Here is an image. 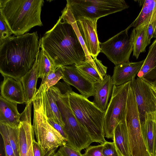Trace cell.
<instances>
[{
  "instance_id": "cell-1",
  "label": "cell",
  "mask_w": 156,
  "mask_h": 156,
  "mask_svg": "<svg viewBox=\"0 0 156 156\" xmlns=\"http://www.w3.org/2000/svg\"><path fill=\"white\" fill-rule=\"evenodd\" d=\"M39 41L40 48L56 68L77 65L86 60L85 51L72 25L61 16Z\"/></svg>"
},
{
  "instance_id": "cell-2",
  "label": "cell",
  "mask_w": 156,
  "mask_h": 156,
  "mask_svg": "<svg viewBox=\"0 0 156 156\" xmlns=\"http://www.w3.org/2000/svg\"><path fill=\"white\" fill-rule=\"evenodd\" d=\"M37 32L6 38L0 45V72L20 79L33 67L40 52Z\"/></svg>"
},
{
  "instance_id": "cell-3",
  "label": "cell",
  "mask_w": 156,
  "mask_h": 156,
  "mask_svg": "<svg viewBox=\"0 0 156 156\" xmlns=\"http://www.w3.org/2000/svg\"><path fill=\"white\" fill-rule=\"evenodd\" d=\"M43 0H0V15L16 36L41 26Z\"/></svg>"
},
{
  "instance_id": "cell-4",
  "label": "cell",
  "mask_w": 156,
  "mask_h": 156,
  "mask_svg": "<svg viewBox=\"0 0 156 156\" xmlns=\"http://www.w3.org/2000/svg\"><path fill=\"white\" fill-rule=\"evenodd\" d=\"M71 109L77 119L89 133L93 142L101 144L105 138V112L93 102L71 90L69 94Z\"/></svg>"
},
{
  "instance_id": "cell-5",
  "label": "cell",
  "mask_w": 156,
  "mask_h": 156,
  "mask_svg": "<svg viewBox=\"0 0 156 156\" xmlns=\"http://www.w3.org/2000/svg\"><path fill=\"white\" fill-rule=\"evenodd\" d=\"M33 126L37 142L47 153L65 144L66 142L62 136L48 122L41 85L34 98Z\"/></svg>"
},
{
  "instance_id": "cell-6",
  "label": "cell",
  "mask_w": 156,
  "mask_h": 156,
  "mask_svg": "<svg viewBox=\"0 0 156 156\" xmlns=\"http://www.w3.org/2000/svg\"><path fill=\"white\" fill-rule=\"evenodd\" d=\"M66 2V6L76 21L83 18L98 19L129 7L124 0H67Z\"/></svg>"
},
{
  "instance_id": "cell-7",
  "label": "cell",
  "mask_w": 156,
  "mask_h": 156,
  "mask_svg": "<svg viewBox=\"0 0 156 156\" xmlns=\"http://www.w3.org/2000/svg\"><path fill=\"white\" fill-rule=\"evenodd\" d=\"M131 81L119 86L114 85L104 117L105 136L113 139L116 126L125 119L127 100Z\"/></svg>"
},
{
  "instance_id": "cell-8",
  "label": "cell",
  "mask_w": 156,
  "mask_h": 156,
  "mask_svg": "<svg viewBox=\"0 0 156 156\" xmlns=\"http://www.w3.org/2000/svg\"><path fill=\"white\" fill-rule=\"evenodd\" d=\"M131 27L130 25L106 41L99 43L100 52L105 54L115 66L129 61L133 46L128 31Z\"/></svg>"
},
{
  "instance_id": "cell-9",
  "label": "cell",
  "mask_w": 156,
  "mask_h": 156,
  "mask_svg": "<svg viewBox=\"0 0 156 156\" xmlns=\"http://www.w3.org/2000/svg\"><path fill=\"white\" fill-rule=\"evenodd\" d=\"M130 87L134 95L141 122L146 114L156 111V91L152 84L138 77L131 81Z\"/></svg>"
},
{
  "instance_id": "cell-10",
  "label": "cell",
  "mask_w": 156,
  "mask_h": 156,
  "mask_svg": "<svg viewBox=\"0 0 156 156\" xmlns=\"http://www.w3.org/2000/svg\"><path fill=\"white\" fill-rule=\"evenodd\" d=\"M61 67L63 75L62 79L65 82L75 87L81 95L87 98L94 96V83L84 75L75 65Z\"/></svg>"
},
{
  "instance_id": "cell-11",
  "label": "cell",
  "mask_w": 156,
  "mask_h": 156,
  "mask_svg": "<svg viewBox=\"0 0 156 156\" xmlns=\"http://www.w3.org/2000/svg\"><path fill=\"white\" fill-rule=\"evenodd\" d=\"M98 20L83 18L76 21L86 48L93 58H97L101 51L97 31Z\"/></svg>"
},
{
  "instance_id": "cell-12",
  "label": "cell",
  "mask_w": 156,
  "mask_h": 156,
  "mask_svg": "<svg viewBox=\"0 0 156 156\" xmlns=\"http://www.w3.org/2000/svg\"><path fill=\"white\" fill-rule=\"evenodd\" d=\"M0 85L1 95L6 100L17 104L26 102L23 87L19 79L4 76Z\"/></svg>"
},
{
  "instance_id": "cell-13",
  "label": "cell",
  "mask_w": 156,
  "mask_h": 156,
  "mask_svg": "<svg viewBox=\"0 0 156 156\" xmlns=\"http://www.w3.org/2000/svg\"><path fill=\"white\" fill-rule=\"evenodd\" d=\"M144 61V60L136 62L129 61L115 66L112 76L114 85H121L135 78L140 70Z\"/></svg>"
},
{
  "instance_id": "cell-14",
  "label": "cell",
  "mask_w": 156,
  "mask_h": 156,
  "mask_svg": "<svg viewBox=\"0 0 156 156\" xmlns=\"http://www.w3.org/2000/svg\"><path fill=\"white\" fill-rule=\"evenodd\" d=\"M142 133L149 156H155L156 152V111L146 114L140 122Z\"/></svg>"
},
{
  "instance_id": "cell-15",
  "label": "cell",
  "mask_w": 156,
  "mask_h": 156,
  "mask_svg": "<svg viewBox=\"0 0 156 156\" xmlns=\"http://www.w3.org/2000/svg\"><path fill=\"white\" fill-rule=\"evenodd\" d=\"M94 84V94L93 102L101 110L105 112L114 85L112 77L107 75L103 80Z\"/></svg>"
},
{
  "instance_id": "cell-16",
  "label": "cell",
  "mask_w": 156,
  "mask_h": 156,
  "mask_svg": "<svg viewBox=\"0 0 156 156\" xmlns=\"http://www.w3.org/2000/svg\"><path fill=\"white\" fill-rule=\"evenodd\" d=\"M85 76L94 83L103 79L107 75V67L97 58L90 61L85 60L75 65Z\"/></svg>"
},
{
  "instance_id": "cell-17",
  "label": "cell",
  "mask_w": 156,
  "mask_h": 156,
  "mask_svg": "<svg viewBox=\"0 0 156 156\" xmlns=\"http://www.w3.org/2000/svg\"><path fill=\"white\" fill-rule=\"evenodd\" d=\"M137 76L150 84L156 81V38L149 47L147 55Z\"/></svg>"
},
{
  "instance_id": "cell-18",
  "label": "cell",
  "mask_w": 156,
  "mask_h": 156,
  "mask_svg": "<svg viewBox=\"0 0 156 156\" xmlns=\"http://www.w3.org/2000/svg\"><path fill=\"white\" fill-rule=\"evenodd\" d=\"M17 104L8 101L0 96V123L18 127L21 113H19Z\"/></svg>"
},
{
  "instance_id": "cell-19",
  "label": "cell",
  "mask_w": 156,
  "mask_h": 156,
  "mask_svg": "<svg viewBox=\"0 0 156 156\" xmlns=\"http://www.w3.org/2000/svg\"><path fill=\"white\" fill-rule=\"evenodd\" d=\"M38 55L32 68L20 79L23 88L26 104L32 102L33 99L38 90L36 86L38 78Z\"/></svg>"
},
{
  "instance_id": "cell-20",
  "label": "cell",
  "mask_w": 156,
  "mask_h": 156,
  "mask_svg": "<svg viewBox=\"0 0 156 156\" xmlns=\"http://www.w3.org/2000/svg\"><path fill=\"white\" fill-rule=\"evenodd\" d=\"M113 140L120 156H131L125 120L115 128Z\"/></svg>"
},
{
  "instance_id": "cell-21",
  "label": "cell",
  "mask_w": 156,
  "mask_h": 156,
  "mask_svg": "<svg viewBox=\"0 0 156 156\" xmlns=\"http://www.w3.org/2000/svg\"><path fill=\"white\" fill-rule=\"evenodd\" d=\"M148 25L134 28L130 35L133 46V56L137 59L140 53L146 51L151 43L147 35Z\"/></svg>"
},
{
  "instance_id": "cell-22",
  "label": "cell",
  "mask_w": 156,
  "mask_h": 156,
  "mask_svg": "<svg viewBox=\"0 0 156 156\" xmlns=\"http://www.w3.org/2000/svg\"><path fill=\"white\" fill-rule=\"evenodd\" d=\"M41 85L43 86V94L47 118L53 119L64 127V125L60 112L51 92L49 90L48 91L46 90L44 84Z\"/></svg>"
},
{
  "instance_id": "cell-23",
  "label": "cell",
  "mask_w": 156,
  "mask_h": 156,
  "mask_svg": "<svg viewBox=\"0 0 156 156\" xmlns=\"http://www.w3.org/2000/svg\"><path fill=\"white\" fill-rule=\"evenodd\" d=\"M37 59L38 78L42 79L50 72L55 71L57 69L53 62L42 48H41L40 51Z\"/></svg>"
},
{
  "instance_id": "cell-24",
  "label": "cell",
  "mask_w": 156,
  "mask_h": 156,
  "mask_svg": "<svg viewBox=\"0 0 156 156\" xmlns=\"http://www.w3.org/2000/svg\"><path fill=\"white\" fill-rule=\"evenodd\" d=\"M154 0H144L142 8L139 15L131 24L132 27L137 28L147 25V21L152 10Z\"/></svg>"
},
{
  "instance_id": "cell-25",
  "label": "cell",
  "mask_w": 156,
  "mask_h": 156,
  "mask_svg": "<svg viewBox=\"0 0 156 156\" xmlns=\"http://www.w3.org/2000/svg\"><path fill=\"white\" fill-rule=\"evenodd\" d=\"M63 78L61 67H58L55 71L51 72L43 79L41 84H44L46 90L48 91L51 87L56 85Z\"/></svg>"
},
{
  "instance_id": "cell-26",
  "label": "cell",
  "mask_w": 156,
  "mask_h": 156,
  "mask_svg": "<svg viewBox=\"0 0 156 156\" xmlns=\"http://www.w3.org/2000/svg\"><path fill=\"white\" fill-rule=\"evenodd\" d=\"M5 125L9 142L14 151L15 156H20L18 127H12L8 125Z\"/></svg>"
},
{
  "instance_id": "cell-27",
  "label": "cell",
  "mask_w": 156,
  "mask_h": 156,
  "mask_svg": "<svg viewBox=\"0 0 156 156\" xmlns=\"http://www.w3.org/2000/svg\"><path fill=\"white\" fill-rule=\"evenodd\" d=\"M0 132L3 140L5 156H15L9 142L5 125L0 123Z\"/></svg>"
},
{
  "instance_id": "cell-28",
  "label": "cell",
  "mask_w": 156,
  "mask_h": 156,
  "mask_svg": "<svg viewBox=\"0 0 156 156\" xmlns=\"http://www.w3.org/2000/svg\"><path fill=\"white\" fill-rule=\"evenodd\" d=\"M101 144L103 146L102 152L104 156H120L113 142L106 141Z\"/></svg>"
},
{
  "instance_id": "cell-29",
  "label": "cell",
  "mask_w": 156,
  "mask_h": 156,
  "mask_svg": "<svg viewBox=\"0 0 156 156\" xmlns=\"http://www.w3.org/2000/svg\"><path fill=\"white\" fill-rule=\"evenodd\" d=\"M12 34L5 22L0 16V45Z\"/></svg>"
},
{
  "instance_id": "cell-30",
  "label": "cell",
  "mask_w": 156,
  "mask_h": 156,
  "mask_svg": "<svg viewBox=\"0 0 156 156\" xmlns=\"http://www.w3.org/2000/svg\"><path fill=\"white\" fill-rule=\"evenodd\" d=\"M102 144L94 146H90L85 150L83 156H104L102 152Z\"/></svg>"
},
{
  "instance_id": "cell-31",
  "label": "cell",
  "mask_w": 156,
  "mask_h": 156,
  "mask_svg": "<svg viewBox=\"0 0 156 156\" xmlns=\"http://www.w3.org/2000/svg\"><path fill=\"white\" fill-rule=\"evenodd\" d=\"M58 150L63 156H83L80 152L73 148L66 143L60 147Z\"/></svg>"
},
{
  "instance_id": "cell-32",
  "label": "cell",
  "mask_w": 156,
  "mask_h": 156,
  "mask_svg": "<svg viewBox=\"0 0 156 156\" xmlns=\"http://www.w3.org/2000/svg\"><path fill=\"white\" fill-rule=\"evenodd\" d=\"M147 24L151 25L154 30L153 37L156 38V0H154L152 11L148 18Z\"/></svg>"
},
{
  "instance_id": "cell-33",
  "label": "cell",
  "mask_w": 156,
  "mask_h": 156,
  "mask_svg": "<svg viewBox=\"0 0 156 156\" xmlns=\"http://www.w3.org/2000/svg\"><path fill=\"white\" fill-rule=\"evenodd\" d=\"M32 147L34 156H46L48 153L36 141L34 136L33 137Z\"/></svg>"
},
{
  "instance_id": "cell-34",
  "label": "cell",
  "mask_w": 156,
  "mask_h": 156,
  "mask_svg": "<svg viewBox=\"0 0 156 156\" xmlns=\"http://www.w3.org/2000/svg\"><path fill=\"white\" fill-rule=\"evenodd\" d=\"M47 119L49 123L62 136L67 142L68 140V136L64 127L52 119L47 118Z\"/></svg>"
},
{
  "instance_id": "cell-35",
  "label": "cell",
  "mask_w": 156,
  "mask_h": 156,
  "mask_svg": "<svg viewBox=\"0 0 156 156\" xmlns=\"http://www.w3.org/2000/svg\"><path fill=\"white\" fill-rule=\"evenodd\" d=\"M27 156H34L32 147V142L30 144L29 147Z\"/></svg>"
},
{
  "instance_id": "cell-36",
  "label": "cell",
  "mask_w": 156,
  "mask_h": 156,
  "mask_svg": "<svg viewBox=\"0 0 156 156\" xmlns=\"http://www.w3.org/2000/svg\"><path fill=\"white\" fill-rule=\"evenodd\" d=\"M156 91V81L152 85Z\"/></svg>"
},
{
  "instance_id": "cell-37",
  "label": "cell",
  "mask_w": 156,
  "mask_h": 156,
  "mask_svg": "<svg viewBox=\"0 0 156 156\" xmlns=\"http://www.w3.org/2000/svg\"><path fill=\"white\" fill-rule=\"evenodd\" d=\"M155 156H156V154H155Z\"/></svg>"
}]
</instances>
